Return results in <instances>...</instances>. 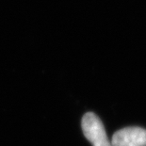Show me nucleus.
I'll return each instance as SVG.
<instances>
[{
	"label": "nucleus",
	"mask_w": 146,
	"mask_h": 146,
	"mask_svg": "<svg viewBox=\"0 0 146 146\" xmlns=\"http://www.w3.org/2000/svg\"><path fill=\"white\" fill-rule=\"evenodd\" d=\"M84 136L92 146H112L105 131L102 121L92 112L86 113L82 118Z\"/></svg>",
	"instance_id": "1"
},
{
	"label": "nucleus",
	"mask_w": 146,
	"mask_h": 146,
	"mask_svg": "<svg viewBox=\"0 0 146 146\" xmlns=\"http://www.w3.org/2000/svg\"><path fill=\"white\" fill-rule=\"evenodd\" d=\"M112 146H146V130L131 126L115 132L111 139Z\"/></svg>",
	"instance_id": "2"
}]
</instances>
